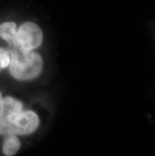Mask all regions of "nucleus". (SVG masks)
Wrapping results in <instances>:
<instances>
[{
	"label": "nucleus",
	"mask_w": 155,
	"mask_h": 156,
	"mask_svg": "<svg viewBox=\"0 0 155 156\" xmlns=\"http://www.w3.org/2000/svg\"><path fill=\"white\" fill-rule=\"evenodd\" d=\"M41 118L33 110L24 108L19 99L4 96L0 91V136H27L37 130Z\"/></svg>",
	"instance_id": "f257e3e1"
},
{
	"label": "nucleus",
	"mask_w": 155,
	"mask_h": 156,
	"mask_svg": "<svg viewBox=\"0 0 155 156\" xmlns=\"http://www.w3.org/2000/svg\"><path fill=\"white\" fill-rule=\"evenodd\" d=\"M10 51V62L8 73L19 82L34 81L42 74L45 61L39 51H22L15 46H8Z\"/></svg>",
	"instance_id": "f03ea898"
},
{
	"label": "nucleus",
	"mask_w": 155,
	"mask_h": 156,
	"mask_svg": "<svg viewBox=\"0 0 155 156\" xmlns=\"http://www.w3.org/2000/svg\"><path fill=\"white\" fill-rule=\"evenodd\" d=\"M44 44V32L41 26L34 21L26 20L17 26L14 44L22 51H39Z\"/></svg>",
	"instance_id": "7ed1b4c3"
},
{
	"label": "nucleus",
	"mask_w": 155,
	"mask_h": 156,
	"mask_svg": "<svg viewBox=\"0 0 155 156\" xmlns=\"http://www.w3.org/2000/svg\"><path fill=\"white\" fill-rule=\"evenodd\" d=\"M18 23L15 20H4L0 22V41L7 46L14 44Z\"/></svg>",
	"instance_id": "20e7f679"
},
{
	"label": "nucleus",
	"mask_w": 155,
	"mask_h": 156,
	"mask_svg": "<svg viewBox=\"0 0 155 156\" xmlns=\"http://www.w3.org/2000/svg\"><path fill=\"white\" fill-rule=\"evenodd\" d=\"M21 147L20 139L17 135H6L3 138L2 151L5 156H14Z\"/></svg>",
	"instance_id": "39448f33"
},
{
	"label": "nucleus",
	"mask_w": 155,
	"mask_h": 156,
	"mask_svg": "<svg viewBox=\"0 0 155 156\" xmlns=\"http://www.w3.org/2000/svg\"><path fill=\"white\" fill-rule=\"evenodd\" d=\"M10 62V51L4 44H0V73L8 68Z\"/></svg>",
	"instance_id": "423d86ee"
}]
</instances>
